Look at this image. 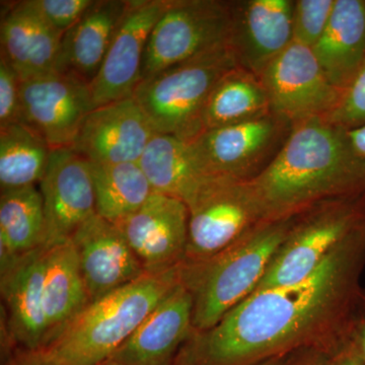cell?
<instances>
[{
    "instance_id": "6da1fadb",
    "label": "cell",
    "mask_w": 365,
    "mask_h": 365,
    "mask_svg": "<svg viewBox=\"0 0 365 365\" xmlns=\"http://www.w3.org/2000/svg\"><path fill=\"white\" fill-rule=\"evenodd\" d=\"M365 267V223L311 275L257 290L215 326L192 331L173 365H259L304 350L331 351L342 342Z\"/></svg>"
},
{
    "instance_id": "7a4b0ae2",
    "label": "cell",
    "mask_w": 365,
    "mask_h": 365,
    "mask_svg": "<svg viewBox=\"0 0 365 365\" xmlns=\"http://www.w3.org/2000/svg\"><path fill=\"white\" fill-rule=\"evenodd\" d=\"M262 220L297 215L314 204L365 191V160L347 130L325 118L292 125L287 143L267 169L248 182Z\"/></svg>"
},
{
    "instance_id": "3957f363",
    "label": "cell",
    "mask_w": 365,
    "mask_h": 365,
    "mask_svg": "<svg viewBox=\"0 0 365 365\" xmlns=\"http://www.w3.org/2000/svg\"><path fill=\"white\" fill-rule=\"evenodd\" d=\"M295 217L263 220L207 260L182 264L181 281L193 299V331L212 328L254 294Z\"/></svg>"
},
{
    "instance_id": "277c9868",
    "label": "cell",
    "mask_w": 365,
    "mask_h": 365,
    "mask_svg": "<svg viewBox=\"0 0 365 365\" xmlns=\"http://www.w3.org/2000/svg\"><path fill=\"white\" fill-rule=\"evenodd\" d=\"M180 267L145 274L91 302L46 347L72 365L106 364L181 283Z\"/></svg>"
},
{
    "instance_id": "5b68a950",
    "label": "cell",
    "mask_w": 365,
    "mask_h": 365,
    "mask_svg": "<svg viewBox=\"0 0 365 365\" xmlns=\"http://www.w3.org/2000/svg\"><path fill=\"white\" fill-rule=\"evenodd\" d=\"M235 66L234 53L225 43L143 79L132 97L155 133L191 143L204 131L203 111L209 93L218 79Z\"/></svg>"
},
{
    "instance_id": "8992f818",
    "label": "cell",
    "mask_w": 365,
    "mask_h": 365,
    "mask_svg": "<svg viewBox=\"0 0 365 365\" xmlns=\"http://www.w3.org/2000/svg\"><path fill=\"white\" fill-rule=\"evenodd\" d=\"M365 223V191L325 199L299 213L257 290L304 279Z\"/></svg>"
},
{
    "instance_id": "52a82bcc",
    "label": "cell",
    "mask_w": 365,
    "mask_h": 365,
    "mask_svg": "<svg viewBox=\"0 0 365 365\" xmlns=\"http://www.w3.org/2000/svg\"><path fill=\"white\" fill-rule=\"evenodd\" d=\"M230 1L169 0L151 31L141 81L227 43Z\"/></svg>"
},
{
    "instance_id": "ba28073f",
    "label": "cell",
    "mask_w": 365,
    "mask_h": 365,
    "mask_svg": "<svg viewBox=\"0 0 365 365\" xmlns=\"http://www.w3.org/2000/svg\"><path fill=\"white\" fill-rule=\"evenodd\" d=\"M292 122L274 114L203 131L191 141L207 176L251 182L260 176L287 143Z\"/></svg>"
},
{
    "instance_id": "9c48e42d",
    "label": "cell",
    "mask_w": 365,
    "mask_h": 365,
    "mask_svg": "<svg viewBox=\"0 0 365 365\" xmlns=\"http://www.w3.org/2000/svg\"><path fill=\"white\" fill-rule=\"evenodd\" d=\"M189 209L184 262L207 260L227 249L262 220L248 182L209 176Z\"/></svg>"
},
{
    "instance_id": "30bf717a",
    "label": "cell",
    "mask_w": 365,
    "mask_h": 365,
    "mask_svg": "<svg viewBox=\"0 0 365 365\" xmlns=\"http://www.w3.org/2000/svg\"><path fill=\"white\" fill-rule=\"evenodd\" d=\"M260 78L271 111L292 124L309 118H326L343 95L327 78L313 49L294 41L266 67Z\"/></svg>"
},
{
    "instance_id": "8fae6325",
    "label": "cell",
    "mask_w": 365,
    "mask_h": 365,
    "mask_svg": "<svg viewBox=\"0 0 365 365\" xmlns=\"http://www.w3.org/2000/svg\"><path fill=\"white\" fill-rule=\"evenodd\" d=\"M90 86L53 72L21 83L20 121L51 150L71 148L88 113Z\"/></svg>"
},
{
    "instance_id": "7c38bea8",
    "label": "cell",
    "mask_w": 365,
    "mask_h": 365,
    "mask_svg": "<svg viewBox=\"0 0 365 365\" xmlns=\"http://www.w3.org/2000/svg\"><path fill=\"white\" fill-rule=\"evenodd\" d=\"M169 0H130L97 78L90 86L93 108L130 98L140 83L151 31Z\"/></svg>"
},
{
    "instance_id": "4fadbf2b",
    "label": "cell",
    "mask_w": 365,
    "mask_h": 365,
    "mask_svg": "<svg viewBox=\"0 0 365 365\" xmlns=\"http://www.w3.org/2000/svg\"><path fill=\"white\" fill-rule=\"evenodd\" d=\"M114 225L146 273L167 272L184 263L189 209L179 199L153 193L138 210Z\"/></svg>"
},
{
    "instance_id": "5bb4252c",
    "label": "cell",
    "mask_w": 365,
    "mask_h": 365,
    "mask_svg": "<svg viewBox=\"0 0 365 365\" xmlns=\"http://www.w3.org/2000/svg\"><path fill=\"white\" fill-rule=\"evenodd\" d=\"M44 204L46 247L71 241L96 211L90 163L72 148L53 150L40 182Z\"/></svg>"
},
{
    "instance_id": "9a60e30c",
    "label": "cell",
    "mask_w": 365,
    "mask_h": 365,
    "mask_svg": "<svg viewBox=\"0 0 365 365\" xmlns=\"http://www.w3.org/2000/svg\"><path fill=\"white\" fill-rule=\"evenodd\" d=\"M294 0H232L227 44L237 66L260 76L292 44Z\"/></svg>"
},
{
    "instance_id": "2e32d148",
    "label": "cell",
    "mask_w": 365,
    "mask_h": 365,
    "mask_svg": "<svg viewBox=\"0 0 365 365\" xmlns=\"http://www.w3.org/2000/svg\"><path fill=\"white\" fill-rule=\"evenodd\" d=\"M155 134L134 98H126L91 110L71 148L91 163H138Z\"/></svg>"
},
{
    "instance_id": "e0dca14e",
    "label": "cell",
    "mask_w": 365,
    "mask_h": 365,
    "mask_svg": "<svg viewBox=\"0 0 365 365\" xmlns=\"http://www.w3.org/2000/svg\"><path fill=\"white\" fill-rule=\"evenodd\" d=\"M90 304L148 274L114 223L98 215L71 240Z\"/></svg>"
},
{
    "instance_id": "ac0fdd59",
    "label": "cell",
    "mask_w": 365,
    "mask_h": 365,
    "mask_svg": "<svg viewBox=\"0 0 365 365\" xmlns=\"http://www.w3.org/2000/svg\"><path fill=\"white\" fill-rule=\"evenodd\" d=\"M45 255L46 247L1 269V294L6 304L9 341L14 348L35 350L47 345Z\"/></svg>"
},
{
    "instance_id": "d6986e66",
    "label": "cell",
    "mask_w": 365,
    "mask_h": 365,
    "mask_svg": "<svg viewBox=\"0 0 365 365\" xmlns=\"http://www.w3.org/2000/svg\"><path fill=\"white\" fill-rule=\"evenodd\" d=\"M192 331L193 299L181 281L109 360L125 365L173 364Z\"/></svg>"
},
{
    "instance_id": "ffe728a7",
    "label": "cell",
    "mask_w": 365,
    "mask_h": 365,
    "mask_svg": "<svg viewBox=\"0 0 365 365\" xmlns=\"http://www.w3.org/2000/svg\"><path fill=\"white\" fill-rule=\"evenodd\" d=\"M130 0H95L61 38L55 71L90 86L97 78Z\"/></svg>"
},
{
    "instance_id": "44dd1931",
    "label": "cell",
    "mask_w": 365,
    "mask_h": 365,
    "mask_svg": "<svg viewBox=\"0 0 365 365\" xmlns=\"http://www.w3.org/2000/svg\"><path fill=\"white\" fill-rule=\"evenodd\" d=\"M61 38L25 1L14 2L2 14L0 56L21 81L47 76L56 72Z\"/></svg>"
},
{
    "instance_id": "7402d4cb",
    "label": "cell",
    "mask_w": 365,
    "mask_h": 365,
    "mask_svg": "<svg viewBox=\"0 0 365 365\" xmlns=\"http://www.w3.org/2000/svg\"><path fill=\"white\" fill-rule=\"evenodd\" d=\"M313 52L327 78L344 91L365 64V0H335Z\"/></svg>"
},
{
    "instance_id": "603a6c76",
    "label": "cell",
    "mask_w": 365,
    "mask_h": 365,
    "mask_svg": "<svg viewBox=\"0 0 365 365\" xmlns=\"http://www.w3.org/2000/svg\"><path fill=\"white\" fill-rule=\"evenodd\" d=\"M44 299L48 346L90 304L71 241L46 247Z\"/></svg>"
},
{
    "instance_id": "cb8c5ba5",
    "label": "cell",
    "mask_w": 365,
    "mask_h": 365,
    "mask_svg": "<svg viewBox=\"0 0 365 365\" xmlns=\"http://www.w3.org/2000/svg\"><path fill=\"white\" fill-rule=\"evenodd\" d=\"M138 163L155 193L179 199L186 205L209 177L191 143L165 134L153 137Z\"/></svg>"
},
{
    "instance_id": "d4e9b609",
    "label": "cell",
    "mask_w": 365,
    "mask_h": 365,
    "mask_svg": "<svg viewBox=\"0 0 365 365\" xmlns=\"http://www.w3.org/2000/svg\"><path fill=\"white\" fill-rule=\"evenodd\" d=\"M46 247L42 194L36 185L4 190L0 195L1 269Z\"/></svg>"
},
{
    "instance_id": "484cf974",
    "label": "cell",
    "mask_w": 365,
    "mask_h": 365,
    "mask_svg": "<svg viewBox=\"0 0 365 365\" xmlns=\"http://www.w3.org/2000/svg\"><path fill=\"white\" fill-rule=\"evenodd\" d=\"M260 76L240 66L218 79L203 111L204 131L242 123L271 113Z\"/></svg>"
},
{
    "instance_id": "4316f807",
    "label": "cell",
    "mask_w": 365,
    "mask_h": 365,
    "mask_svg": "<svg viewBox=\"0 0 365 365\" xmlns=\"http://www.w3.org/2000/svg\"><path fill=\"white\" fill-rule=\"evenodd\" d=\"M96 211L112 223L138 210L153 192L139 163H91Z\"/></svg>"
},
{
    "instance_id": "83f0119b",
    "label": "cell",
    "mask_w": 365,
    "mask_h": 365,
    "mask_svg": "<svg viewBox=\"0 0 365 365\" xmlns=\"http://www.w3.org/2000/svg\"><path fill=\"white\" fill-rule=\"evenodd\" d=\"M51 151L39 134L21 122L0 128L1 191L40 184Z\"/></svg>"
},
{
    "instance_id": "f1b7e54d",
    "label": "cell",
    "mask_w": 365,
    "mask_h": 365,
    "mask_svg": "<svg viewBox=\"0 0 365 365\" xmlns=\"http://www.w3.org/2000/svg\"><path fill=\"white\" fill-rule=\"evenodd\" d=\"M335 0H294L292 37L294 42L313 48L325 32Z\"/></svg>"
},
{
    "instance_id": "f546056e",
    "label": "cell",
    "mask_w": 365,
    "mask_h": 365,
    "mask_svg": "<svg viewBox=\"0 0 365 365\" xmlns=\"http://www.w3.org/2000/svg\"><path fill=\"white\" fill-rule=\"evenodd\" d=\"M95 0H25L50 28L60 35L78 23Z\"/></svg>"
},
{
    "instance_id": "4dcf8cb0",
    "label": "cell",
    "mask_w": 365,
    "mask_h": 365,
    "mask_svg": "<svg viewBox=\"0 0 365 365\" xmlns=\"http://www.w3.org/2000/svg\"><path fill=\"white\" fill-rule=\"evenodd\" d=\"M325 119L345 130L365 126V64L351 85L343 91L336 109Z\"/></svg>"
},
{
    "instance_id": "1f68e13d",
    "label": "cell",
    "mask_w": 365,
    "mask_h": 365,
    "mask_svg": "<svg viewBox=\"0 0 365 365\" xmlns=\"http://www.w3.org/2000/svg\"><path fill=\"white\" fill-rule=\"evenodd\" d=\"M20 76L0 56V128L20 121Z\"/></svg>"
},
{
    "instance_id": "d6a6232c",
    "label": "cell",
    "mask_w": 365,
    "mask_h": 365,
    "mask_svg": "<svg viewBox=\"0 0 365 365\" xmlns=\"http://www.w3.org/2000/svg\"><path fill=\"white\" fill-rule=\"evenodd\" d=\"M343 344L365 365V289L360 292L356 307L348 324Z\"/></svg>"
},
{
    "instance_id": "836d02e7",
    "label": "cell",
    "mask_w": 365,
    "mask_h": 365,
    "mask_svg": "<svg viewBox=\"0 0 365 365\" xmlns=\"http://www.w3.org/2000/svg\"><path fill=\"white\" fill-rule=\"evenodd\" d=\"M6 354L4 365H72L47 347L35 350L14 348Z\"/></svg>"
},
{
    "instance_id": "e575fe53",
    "label": "cell",
    "mask_w": 365,
    "mask_h": 365,
    "mask_svg": "<svg viewBox=\"0 0 365 365\" xmlns=\"http://www.w3.org/2000/svg\"><path fill=\"white\" fill-rule=\"evenodd\" d=\"M330 352L309 349L295 353L290 365H330Z\"/></svg>"
},
{
    "instance_id": "d590c367",
    "label": "cell",
    "mask_w": 365,
    "mask_h": 365,
    "mask_svg": "<svg viewBox=\"0 0 365 365\" xmlns=\"http://www.w3.org/2000/svg\"><path fill=\"white\" fill-rule=\"evenodd\" d=\"M330 365H364L343 343L330 352Z\"/></svg>"
},
{
    "instance_id": "8d00e7d4",
    "label": "cell",
    "mask_w": 365,
    "mask_h": 365,
    "mask_svg": "<svg viewBox=\"0 0 365 365\" xmlns=\"http://www.w3.org/2000/svg\"><path fill=\"white\" fill-rule=\"evenodd\" d=\"M347 135L353 150L365 160V126L354 130H347Z\"/></svg>"
},
{
    "instance_id": "74e56055",
    "label": "cell",
    "mask_w": 365,
    "mask_h": 365,
    "mask_svg": "<svg viewBox=\"0 0 365 365\" xmlns=\"http://www.w3.org/2000/svg\"><path fill=\"white\" fill-rule=\"evenodd\" d=\"M294 354L276 357V359L268 360V361L263 362V364L259 365H290V362H292V357H294Z\"/></svg>"
},
{
    "instance_id": "f35d334b",
    "label": "cell",
    "mask_w": 365,
    "mask_h": 365,
    "mask_svg": "<svg viewBox=\"0 0 365 365\" xmlns=\"http://www.w3.org/2000/svg\"><path fill=\"white\" fill-rule=\"evenodd\" d=\"M103 365H125L122 364H118V362L112 361V360H109V361L106 362V364ZM160 365H173V364H160Z\"/></svg>"
}]
</instances>
